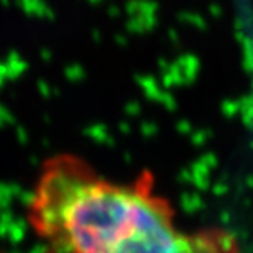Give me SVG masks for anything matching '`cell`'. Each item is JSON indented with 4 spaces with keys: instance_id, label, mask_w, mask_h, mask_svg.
I'll return each mask as SVG.
<instances>
[{
    "instance_id": "2",
    "label": "cell",
    "mask_w": 253,
    "mask_h": 253,
    "mask_svg": "<svg viewBox=\"0 0 253 253\" xmlns=\"http://www.w3.org/2000/svg\"><path fill=\"white\" fill-rule=\"evenodd\" d=\"M0 253H5V252H2V250H0Z\"/></svg>"
},
{
    "instance_id": "1",
    "label": "cell",
    "mask_w": 253,
    "mask_h": 253,
    "mask_svg": "<svg viewBox=\"0 0 253 253\" xmlns=\"http://www.w3.org/2000/svg\"><path fill=\"white\" fill-rule=\"evenodd\" d=\"M25 217L42 253H242L220 227L179 229L150 171L112 179L66 151L40 166Z\"/></svg>"
}]
</instances>
